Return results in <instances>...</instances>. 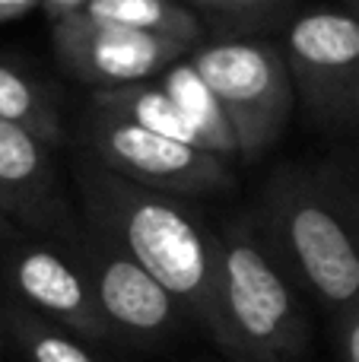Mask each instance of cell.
Here are the masks:
<instances>
[{"mask_svg": "<svg viewBox=\"0 0 359 362\" xmlns=\"http://www.w3.org/2000/svg\"><path fill=\"white\" fill-rule=\"evenodd\" d=\"M341 356L343 362H359V302L341 315Z\"/></svg>", "mask_w": 359, "mask_h": 362, "instance_id": "16", "label": "cell"}, {"mask_svg": "<svg viewBox=\"0 0 359 362\" xmlns=\"http://www.w3.org/2000/svg\"><path fill=\"white\" fill-rule=\"evenodd\" d=\"M83 216L146 267L184 312L223 340L216 299V232H210L178 197L143 187L80 153L73 159Z\"/></svg>", "mask_w": 359, "mask_h": 362, "instance_id": "1", "label": "cell"}, {"mask_svg": "<svg viewBox=\"0 0 359 362\" xmlns=\"http://www.w3.org/2000/svg\"><path fill=\"white\" fill-rule=\"evenodd\" d=\"M54 57L73 80L93 89H114L150 83L169 74L178 61L194 51V45L153 32L99 25L76 13H64L51 25Z\"/></svg>", "mask_w": 359, "mask_h": 362, "instance_id": "7", "label": "cell"}, {"mask_svg": "<svg viewBox=\"0 0 359 362\" xmlns=\"http://www.w3.org/2000/svg\"><path fill=\"white\" fill-rule=\"evenodd\" d=\"M296 102L324 127L359 131V16L347 6L299 13L286 32Z\"/></svg>", "mask_w": 359, "mask_h": 362, "instance_id": "6", "label": "cell"}, {"mask_svg": "<svg viewBox=\"0 0 359 362\" xmlns=\"http://www.w3.org/2000/svg\"><path fill=\"white\" fill-rule=\"evenodd\" d=\"M216 299L220 344L248 362H280L302 350V315L290 274L258 235V226L245 219L216 232Z\"/></svg>", "mask_w": 359, "mask_h": 362, "instance_id": "3", "label": "cell"}, {"mask_svg": "<svg viewBox=\"0 0 359 362\" xmlns=\"http://www.w3.org/2000/svg\"><path fill=\"white\" fill-rule=\"evenodd\" d=\"M0 121L29 131L32 137L48 144L51 150L67 144L57 99L35 76L23 74L6 61H0Z\"/></svg>", "mask_w": 359, "mask_h": 362, "instance_id": "12", "label": "cell"}, {"mask_svg": "<svg viewBox=\"0 0 359 362\" xmlns=\"http://www.w3.org/2000/svg\"><path fill=\"white\" fill-rule=\"evenodd\" d=\"M38 4H42V0H0V23H10V19L25 16V13Z\"/></svg>", "mask_w": 359, "mask_h": 362, "instance_id": "17", "label": "cell"}, {"mask_svg": "<svg viewBox=\"0 0 359 362\" xmlns=\"http://www.w3.org/2000/svg\"><path fill=\"white\" fill-rule=\"evenodd\" d=\"M10 226H13V223L4 216V210H0V238H6V235H10Z\"/></svg>", "mask_w": 359, "mask_h": 362, "instance_id": "18", "label": "cell"}, {"mask_svg": "<svg viewBox=\"0 0 359 362\" xmlns=\"http://www.w3.org/2000/svg\"><path fill=\"white\" fill-rule=\"evenodd\" d=\"M10 280L32 308L51 315L64 327L83 334L86 340L108 337L112 325L99 312L89 280L76 261L45 245H25L10 261Z\"/></svg>", "mask_w": 359, "mask_h": 362, "instance_id": "10", "label": "cell"}, {"mask_svg": "<svg viewBox=\"0 0 359 362\" xmlns=\"http://www.w3.org/2000/svg\"><path fill=\"white\" fill-rule=\"evenodd\" d=\"M343 6H347L350 13H356V16H359V0H343Z\"/></svg>", "mask_w": 359, "mask_h": 362, "instance_id": "19", "label": "cell"}, {"mask_svg": "<svg viewBox=\"0 0 359 362\" xmlns=\"http://www.w3.org/2000/svg\"><path fill=\"white\" fill-rule=\"evenodd\" d=\"M93 102H99V105L137 121V124L153 127V131H159V134H169V137L188 140V144L201 146L194 127L188 124L182 105L169 95V89H159V86H153V83H134V86L95 89ZM204 150H207V146H204Z\"/></svg>", "mask_w": 359, "mask_h": 362, "instance_id": "13", "label": "cell"}, {"mask_svg": "<svg viewBox=\"0 0 359 362\" xmlns=\"http://www.w3.org/2000/svg\"><path fill=\"white\" fill-rule=\"evenodd\" d=\"M184 64L216 102L242 163H258L283 140L296 105L286 51L264 38L197 45Z\"/></svg>", "mask_w": 359, "mask_h": 362, "instance_id": "4", "label": "cell"}, {"mask_svg": "<svg viewBox=\"0 0 359 362\" xmlns=\"http://www.w3.org/2000/svg\"><path fill=\"white\" fill-rule=\"evenodd\" d=\"M70 13L99 25L169 35L194 48L204 45V19L184 0H83Z\"/></svg>", "mask_w": 359, "mask_h": 362, "instance_id": "11", "label": "cell"}, {"mask_svg": "<svg viewBox=\"0 0 359 362\" xmlns=\"http://www.w3.org/2000/svg\"><path fill=\"white\" fill-rule=\"evenodd\" d=\"M0 210L25 229L67 235L80 226L64 194L51 146L29 131L0 121Z\"/></svg>", "mask_w": 359, "mask_h": 362, "instance_id": "9", "label": "cell"}, {"mask_svg": "<svg viewBox=\"0 0 359 362\" xmlns=\"http://www.w3.org/2000/svg\"><path fill=\"white\" fill-rule=\"evenodd\" d=\"M10 327L23 344L29 362H99L80 340L25 312H10Z\"/></svg>", "mask_w": 359, "mask_h": 362, "instance_id": "14", "label": "cell"}, {"mask_svg": "<svg viewBox=\"0 0 359 362\" xmlns=\"http://www.w3.org/2000/svg\"><path fill=\"white\" fill-rule=\"evenodd\" d=\"M197 16H207L216 23L220 32H229L233 38H239L242 32L271 25L273 19L286 16V10L293 6V0H184Z\"/></svg>", "mask_w": 359, "mask_h": 362, "instance_id": "15", "label": "cell"}, {"mask_svg": "<svg viewBox=\"0 0 359 362\" xmlns=\"http://www.w3.org/2000/svg\"><path fill=\"white\" fill-rule=\"evenodd\" d=\"M258 235L286 274L343 315L359 302V197L328 169L283 165L267 178Z\"/></svg>", "mask_w": 359, "mask_h": 362, "instance_id": "2", "label": "cell"}, {"mask_svg": "<svg viewBox=\"0 0 359 362\" xmlns=\"http://www.w3.org/2000/svg\"><path fill=\"white\" fill-rule=\"evenodd\" d=\"M83 153L99 165L172 197H201L233 187L229 163L188 140L159 134L89 102L83 115Z\"/></svg>", "mask_w": 359, "mask_h": 362, "instance_id": "5", "label": "cell"}, {"mask_svg": "<svg viewBox=\"0 0 359 362\" xmlns=\"http://www.w3.org/2000/svg\"><path fill=\"white\" fill-rule=\"evenodd\" d=\"M73 261L86 274L95 305L112 327L134 337H159L175 325L182 308L175 296L95 226L83 223L76 229Z\"/></svg>", "mask_w": 359, "mask_h": 362, "instance_id": "8", "label": "cell"}]
</instances>
